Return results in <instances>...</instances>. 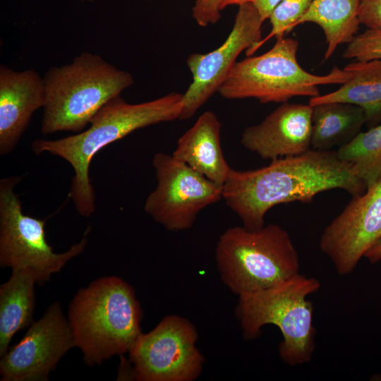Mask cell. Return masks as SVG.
<instances>
[{"mask_svg":"<svg viewBox=\"0 0 381 381\" xmlns=\"http://www.w3.org/2000/svg\"><path fill=\"white\" fill-rule=\"evenodd\" d=\"M381 236V178L365 192L352 199L326 226L320 248L331 260L338 274L356 267L366 251Z\"/></svg>","mask_w":381,"mask_h":381,"instance_id":"cell-13","label":"cell"},{"mask_svg":"<svg viewBox=\"0 0 381 381\" xmlns=\"http://www.w3.org/2000/svg\"><path fill=\"white\" fill-rule=\"evenodd\" d=\"M195 326L179 315H168L141 334L129 351L133 376L140 381H192L200 375L204 358L196 347Z\"/></svg>","mask_w":381,"mask_h":381,"instance_id":"cell-10","label":"cell"},{"mask_svg":"<svg viewBox=\"0 0 381 381\" xmlns=\"http://www.w3.org/2000/svg\"><path fill=\"white\" fill-rule=\"evenodd\" d=\"M152 162L157 186L147 196L144 210L166 229H190L203 209L222 198V186L173 155L157 152Z\"/></svg>","mask_w":381,"mask_h":381,"instance_id":"cell-9","label":"cell"},{"mask_svg":"<svg viewBox=\"0 0 381 381\" xmlns=\"http://www.w3.org/2000/svg\"><path fill=\"white\" fill-rule=\"evenodd\" d=\"M361 0H313L310 7L296 23L317 24L323 31L327 47L324 59H329L337 48L348 44L357 35L361 25Z\"/></svg>","mask_w":381,"mask_h":381,"instance_id":"cell-20","label":"cell"},{"mask_svg":"<svg viewBox=\"0 0 381 381\" xmlns=\"http://www.w3.org/2000/svg\"><path fill=\"white\" fill-rule=\"evenodd\" d=\"M220 0H195L192 16L201 27L216 23L221 17Z\"/></svg>","mask_w":381,"mask_h":381,"instance_id":"cell-24","label":"cell"},{"mask_svg":"<svg viewBox=\"0 0 381 381\" xmlns=\"http://www.w3.org/2000/svg\"><path fill=\"white\" fill-rule=\"evenodd\" d=\"M19 176L0 180V266L11 270L28 269L37 278V284L47 282L66 264L85 250L90 227L83 238L61 253L53 250L46 239L45 219L23 212L22 203L14 189Z\"/></svg>","mask_w":381,"mask_h":381,"instance_id":"cell-8","label":"cell"},{"mask_svg":"<svg viewBox=\"0 0 381 381\" xmlns=\"http://www.w3.org/2000/svg\"><path fill=\"white\" fill-rule=\"evenodd\" d=\"M310 104L282 103L258 124L244 129L243 146L265 159L303 154L311 149Z\"/></svg>","mask_w":381,"mask_h":381,"instance_id":"cell-14","label":"cell"},{"mask_svg":"<svg viewBox=\"0 0 381 381\" xmlns=\"http://www.w3.org/2000/svg\"><path fill=\"white\" fill-rule=\"evenodd\" d=\"M359 20L368 29H381V0H361Z\"/></svg>","mask_w":381,"mask_h":381,"instance_id":"cell-25","label":"cell"},{"mask_svg":"<svg viewBox=\"0 0 381 381\" xmlns=\"http://www.w3.org/2000/svg\"><path fill=\"white\" fill-rule=\"evenodd\" d=\"M276 40L267 52L236 62L219 90L222 97L284 103L294 97H317L319 85H342L350 78L349 71L337 66L324 75L306 71L297 60L298 42L284 37Z\"/></svg>","mask_w":381,"mask_h":381,"instance_id":"cell-7","label":"cell"},{"mask_svg":"<svg viewBox=\"0 0 381 381\" xmlns=\"http://www.w3.org/2000/svg\"><path fill=\"white\" fill-rule=\"evenodd\" d=\"M254 0H220L219 8L223 10L228 6L238 5V6L246 3L253 2Z\"/></svg>","mask_w":381,"mask_h":381,"instance_id":"cell-28","label":"cell"},{"mask_svg":"<svg viewBox=\"0 0 381 381\" xmlns=\"http://www.w3.org/2000/svg\"><path fill=\"white\" fill-rule=\"evenodd\" d=\"M75 347L59 301L33 322L22 339L1 357V381H44L61 358Z\"/></svg>","mask_w":381,"mask_h":381,"instance_id":"cell-12","label":"cell"},{"mask_svg":"<svg viewBox=\"0 0 381 381\" xmlns=\"http://www.w3.org/2000/svg\"><path fill=\"white\" fill-rule=\"evenodd\" d=\"M337 152L341 159L353 166L366 188H369L381 178V123L360 132Z\"/></svg>","mask_w":381,"mask_h":381,"instance_id":"cell-21","label":"cell"},{"mask_svg":"<svg viewBox=\"0 0 381 381\" xmlns=\"http://www.w3.org/2000/svg\"><path fill=\"white\" fill-rule=\"evenodd\" d=\"M283 0H254L253 4L257 8L264 22L269 19L272 12Z\"/></svg>","mask_w":381,"mask_h":381,"instance_id":"cell-26","label":"cell"},{"mask_svg":"<svg viewBox=\"0 0 381 381\" xmlns=\"http://www.w3.org/2000/svg\"><path fill=\"white\" fill-rule=\"evenodd\" d=\"M364 257L367 258L371 263L381 260V236L366 251Z\"/></svg>","mask_w":381,"mask_h":381,"instance_id":"cell-27","label":"cell"},{"mask_svg":"<svg viewBox=\"0 0 381 381\" xmlns=\"http://www.w3.org/2000/svg\"><path fill=\"white\" fill-rule=\"evenodd\" d=\"M221 128L215 113L205 111L179 138L172 155L209 180L223 186L231 168L222 152Z\"/></svg>","mask_w":381,"mask_h":381,"instance_id":"cell-16","label":"cell"},{"mask_svg":"<svg viewBox=\"0 0 381 381\" xmlns=\"http://www.w3.org/2000/svg\"><path fill=\"white\" fill-rule=\"evenodd\" d=\"M312 114L311 148L331 150L351 141L366 123L363 109L347 102L315 104Z\"/></svg>","mask_w":381,"mask_h":381,"instance_id":"cell-19","label":"cell"},{"mask_svg":"<svg viewBox=\"0 0 381 381\" xmlns=\"http://www.w3.org/2000/svg\"><path fill=\"white\" fill-rule=\"evenodd\" d=\"M35 284L32 271L16 269L0 286V357L8 350L13 337L33 322Z\"/></svg>","mask_w":381,"mask_h":381,"instance_id":"cell-18","label":"cell"},{"mask_svg":"<svg viewBox=\"0 0 381 381\" xmlns=\"http://www.w3.org/2000/svg\"><path fill=\"white\" fill-rule=\"evenodd\" d=\"M313 0H283L272 12L269 20L272 29L269 35L262 39L259 44L261 47L272 37H283L291 32L298 20L310 7Z\"/></svg>","mask_w":381,"mask_h":381,"instance_id":"cell-22","label":"cell"},{"mask_svg":"<svg viewBox=\"0 0 381 381\" xmlns=\"http://www.w3.org/2000/svg\"><path fill=\"white\" fill-rule=\"evenodd\" d=\"M143 313L133 288L116 276L99 277L80 289L68 320L87 365H99L129 352L142 334Z\"/></svg>","mask_w":381,"mask_h":381,"instance_id":"cell-3","label":"cell"},{"mask_svg":"<svg viewBox=\"0 0 381 381\" xmlns=\"http://www.w3.org/2000/svg\"><path fill=\"white\" fill-rule=\"evenodd\" d=\"M183 94L170 92L140 103H127L120 95L105 104L92 118L90 127L56 140L36 139V155L48 152L68 162L74 170L68 196L78 212L88 217L95 210V193L89 176L95 155L103 147L148 126L179 119Z\"/></svg>","mask_w":381,"mask_h":381,"instance_id":"cell-2","label":"cell"},{"mask_svg":"<svg viewBox=\"0 0 381 381\" xmlns=\"http://www.w3.org/2000/svg\"><path fill=\"white\" fill-rule=\"evenodd\" d=\"M343 57L354 61L381 60V29H367L347 44Z\"/></svg>","mask_w":381,"mask_h":381,"instance_id":"cell-23","label":"cell"},{"mask_svg":"<svg viewBox=\"0 0 381 381\" xmlns=\"http://www.w3.org/2000/svg\"><path fill=\"white\" fill-rule=\"evenodd\" d=\"M332 189L355 197L367 188L353 166L341 159L337 151L310 149L255 169H231L222 186V198L243 226L254 230L265 225V217L274 206L311 202L318 193Z\"/></svg>","mask_w":381,"mask_h":381,"instance_id":"cell-1","label":"cell"},{"mask_svg":"<svg viewBox=\"0 0 381 381\" xmlns=\"http://www.w3.org/2000/svg\"><path fill=\"white\" fill-rule=\"evenodd\" d=\"M43 80L44 135L81 132L105 104L134 83L131 73L88 52L80 54L71 64L52 67Z\"/></svg>","mask_w":381,"mask_h":381,"instance_id":"cell-4","label":"cell"},{"mask_svg":"<svg viewBox=\"0 0 381 381\" xmlns=\"http://www.w3.org/2000/svg\"><path fill=\"white\" fill-rule=\"evenodd\" d=\"M320 287L317 279L298 273L269 289L239 295L236 314L244 338L255 339L264 325H274L283 337L279 346L282 360L290 366L310 362L316 329L308 297Z\"/></svg>","mask_w":381,"mask_h":381,"instance_id":"cell-5","label":"cell"},{"mask_svg":"<svg viewBox=\"0 0 381 381\" xmlns=\"http://www.w3.org/2000/svg\"><path fill=\"white\" fill-rule=\"evenodd\" d=\"M215 260L222 282L238 296L277 285L300 269L289 233L275 224L229 228L217 241Z\"/></svg>","mask_w":381,"mask_h":381,"instance_id":"cell-6","label":"cell"},{"mask_svg":"<svg viewBox=\"0 0 381 381\" xmlns=\"http://www.w3.org/2000/svg\"><path fill=\"white\" fill-rule=\"evenodd\" d=\"M45 103L43 78L33 69L0 66V154L16 147L35 111Z\"/></svg>","mask_w":381,"mask_h":381,"instance_id":"cell-15","label":"cell"},{"mask_svg":"<svg viewBox=\"0 0 381 381\" xmlns=\"http://www.w3.org/2000/svg\"><path fill=\"white\" fill-rule=\"evenodd\" d=\"M262 23L253 2L241 5L229 35L219 47L206 54L194 53L188 57L187 65L193 80L183 94L180 120L191 118L219 92L243 51L246 50L248 55H250L259 48L262 40Z\"/></svg>","mask_w":381,"mask_h":381,"instance_id":"cell-11","label":"cell"},{"mask_svg":"<svg viewBox=\"0 0 381 381\" xmlns=\"http://www.w3.org/2000/svg\"><path fill=\"white\" fill-rule=\"evenodd\" d=\"M350 78L335 91L310 98L311 106L327 102H347L361 107L366 123L381 122V60L354 61L344 68Z\"/></svg>","mask_w":381,"mask_h":381,"instance_id":"cell-17","label":"cell"},{"mask_svg":"<svg viewBox=\"0 0 381 381\" xmlns=\"http://www.w3.org/2000/svg\"><path fill=\"white\" fill-rule=\"evenodd\" d=\"M85 1H90V2L95 1V0H85Z\"/></svg>","mask_w":381,"mask_h":381,"instance_id":"cell-29","label":"cell"}]
</instances>
